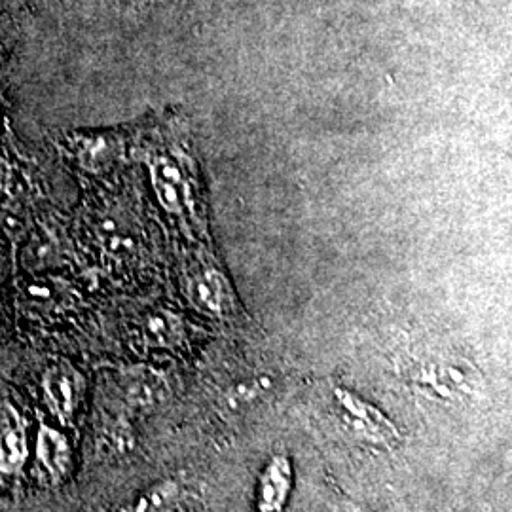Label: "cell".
<instances>
[{
	"instance_id": "6",
	"label": "cell",
	"mask_w": 512,
	"mask_h": 512,
	"mask_svg": "<svg viewBox=\"0 0 512 512\" xmlns=\"http://www.w3.org/2000/svg\"><path fill=\"white\" fill-rule=\"evenodd\" d=\"M416 385L437 401L463 399L475 391V372L459 361H431L418 370Z\"/></svg>"
},
{
	"instance_id": "5",
	"label": "cell",
	"mask_w": 512,
	"mask_h": 512,
	"mask_svg": "<svg viewBox=\"0 0 512 512\" xmlns=\"http://www.w3.org/2000/svg\"><path fill=\"white\" fill-rule=\"evenodd\" d=\"M44 401L57 420H74L86 393V380L78 368L61 361L50 366L42 378Z\"/></svg>"
},
{
	"instance_id": "1",
	"label": "cell",
	"mask_w": 512,
	"mask_h": 512,
	"mask_svg": "<svg viewBox=\"0 0 512 512\" xmlns=\"http://www.w3.org/2000/svg\"><path fill=\"white\" fill-rule=\"evenodd\" d=\"M29 408L16 389L0 382V482L16 486L31 459Z\"/></svg>"
},
{
	"instance_id": "9",
	"label": "cell",
	"mask_w": 512,
	"mask_h": 512,
	"mask_svg": "<svg viewBox=\"0 0 512 512\" xmlns=\"http://www.w3.org/2000/svg\"><path fill=\"white\" fill-rule=\"evenodd\" d=\"M177 486L173 482H164L150 488L147 494L141 495L129 512H165L173 505L177 497Z\"/></svg>"
},
{
	"instance_id": "2",
	"label": "cell",
	"mask_w": 512,
	"mask_h": 512,
	"mask_svg": "<svg viewBox=\"0 0 512 512\" xmlns=\"http://www.w3.org/2000/svg\"><path fill=\"white\" fill-rule=\"evenodd\" d=\"M184 293L194 308L211 317H228L236 310V293L215 262H198L184 275Z\"/></svg>"
},
{
	"instance_id": "8",
	"label": "cell",
	"mask_w": 512,
	"mask_h": 512,
	"mask_svg": "<svg viewBox=\"0 0 512 512\" xmlns=\"http://www.w3.org/2000/svg\"><path fill=\"white\" fill-rule=\"evenodd\" d=\"M154 184L160 200L173 213H181L188 203V184L184 183L183 171L169 158H160L154 165Z\"/></svg>"
},
{
	"instance_id": "7",
	"label": "cell",
	"mask_w": 512,
	"mask_h": 512,
	"mask_svg": "<svg viewBox=\"0 0 512 512\" xmlns=\"http://www.w3.org/2000/svg\"><path fill=\"white\" fill-rule=\"evenodd\" d=\"M293 463L285 454L268 459L258 476L255 512H283L293 494Z\"/></svg>"
},
{
	"instance_id": "4",
	"label": "cell",
	"mask_w": 512,
	"mask_h": 512,
	"mask_svg": "<svg viewBox=\"0 0 512 512\" xmlns=\"http://www.w3.org/2000/svg\"><path fill=\"white\" fill-rule=\"evenodd\" d=\"M73 446L67 435L48 423L38 425L33 452V473L40 484L57 486L73 471Z\"/></svg>"
},
{
	"instance_id": "3",
	"label": "cell",
	"mask_w": 512,
	"mask_h": 512,
	"mask_svg": "<svg viewBox=\"0 0 512 512\" xmlns=\"http://www.w3.org/2000/svg\"><path fill=\"white\" fill-rule=\"evenodd\" d=\"M334 399L340 410V418L353 437L380 446H387L399 439V429L395 427V423L382 410H378L374 404L368 403L357 393L344 387H336Z\"/></svg>"
}]
</instances>
